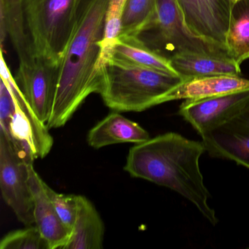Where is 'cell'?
<instances>
[{"label":"cell","mask_w":249,"mask_h":249,"mask_svg":"<svg viewBox=\"0 0 249 249\" xmlns=\"http://www.w3.org/2000/svg\"><path fill=\"white\" fill-rule=\"evenodd\" d=\"M108 0H77L72 28L59 63L54 103L46 125L65 126L86 99L100 94L103 84L100 43Z\"/></svg>","instance_id":"6da1fadb"},{"label":"cell","mask_w":249,"mask_h":249,"mask_svg":"<svg viewBox=\"0 0 249 249\" xmlns=\"http://www.w3.org/2000/svg\"><path fill=\"white\" fill-rule=\"evenodd\" d=\"M205 151L202 141L169 132L135 144L129 150L124 169L132 177L177 192L214 226L218 220L208 204L211 195L199 167V159Z\"/></svg>","instance_id":"7a4b0ae2"},{"label":"cell","mask_w":249,"mask_h":249,"mask_svg":"<svg viewBox=\"0 0 249 249\" xmlns=\"http://www.w3.org/2000/svg\"><path fill=\"white\" fill-rule=\"evenodd\" d=\"M100 94L116 112H142L165 103L166 96L184 78L111 56L103 66Z\"/></svg>","instance_id":"3957f363"},{"label":"cell","mask_w":249,"mask_h":249,"mask_svg":"<svg viewBox=\"0 0 249 249\" xmlns=\"http://www.w3.org/2000/svg\"><path fill=\"white\" fill-rule=\"evenodd\" d=\"M138 37L168 59L185 52L231 58L227 49L198 37L189 30L177 0H157L152 20Z\"/></svg>","instance_id":"277c9868"},{"label":"cell","mask_w":249,"mask_h":249,"mask_svg":"<svg viewBox=\"0 0 249 249\" xmlns=\"http://www.w3.org/2000/svg\"><path fill=\"white\" fill-rule=\"evenodd\" d=\"M77 0H22L27 31L36 53L59 65Z\"/></svg>","instance_id":"5b68a950"},{"label":"cell","mask_w":249,"mask_h":249,"mask_svg":"<svg viewBox=\"0 0 249 249\" xmlns=\"http://www.w3.org/2000/svg\"><path fill=\"white\" fill-rule=\"evenodd\" d=\"M27 144L11 141L0 132V188L5 203L20 222L35 224L34 200L30 184V169L34 160Z\"/></svg>","instance_id":"8992f818"},{"label":"cell","mask_w":249,"mask_h":249,"mask_svg":"<svg viewBox=\"0 0 249 249\" xmlns=\"http://www.w3.org/2000/svg\"><path fill=\"white\" fill-rule=\"evenodd\" d=\"M1 78L6 81L14 94L16 109L8 118L0 120V132L11 141L28 144L35 158H44L53 147V138L49 133V128L39 119L11 75L2 51Z\"/></svg>","instance_id":"52a82bcc"},{"label":"cell","mask_w":249,"mask_h":249,"mask_svg":"<svg viewBox=\"0 0 249 249\" xmlns=\"http://www.w3.org/2000/svg\"><path fill=\"white\" fill-rule=\"evenodd\" d=\"M15 79L39 119L47 123L56 96L59 65L36 54L29 60L19 62Z\"/></svg>","instance_id":"ba28073f"},{"label":"cell","mask_w":249,"mask_h":249,"mask_svg":"<svg viewBox=\"0 0 249 249\" xmlns=\"http://www.w3.org/2000/svg\"><path fill=\"white\" fill-rule=\"evenodd\" d=\"M200 136L211 157L249 169V102L231 119Z\"/></svg>","instance_id":"9c48e42d"},{"label":"cell","mask_w":249,"mask_h":249,"mask_svg":"<svg viewBox=\"0 0 249 249\" xmlns=\"http://www.w3.org/2000/svg\"><path fill=\"white\" fill-rule=\"evenodd\" d=\"M177 2L186 25L194 34L227 49L231 0H177Z\"/></svg>","instance_id":"30bf717a"},{"label":"cell","mask_w":249,"mask_h":249,"mask_svg":"<svg viewBox=\"0 0 249 249\" xmlns=\"http://www.w3.org/2000/svg\"><path fill=\"white\" fill-rule=\"evenodd\" d=\"M249 102V88L196 100H185L179 114L199 135L237 114Z\"/></svg>","instance_id":"8fae6325"},{"label":"cell","mask_w":249,"mask_h":249,"mask_svg":"<svg viewBox=\"0 0 249 249\" xmlns=\"http://www.w3.org/2000/svg\"><path fill=\"white\" fill-rule=\"evenodd\" d=\"M30 184L34 200L35 224L47 243L49 249H63L69 240L71 232L51 201L46 192V183L33 167L30 169Z\"/></svg>","instance_id":"7c38bea8"},{"label":"cell","mask_w":249,"mask_h":249,"mask_svg":"<svg viewBox=\"0 0 249 249\" xmlns=\"http://www.w3.org/2000/svg\"><path fill=\"white\" fill-rule=\"evenodd\" d=\"M149 138V134L141 125L114 111L90 129L87 142L98 149L114 144L141 143Z\"/></svg>","instance_id":"4fadbf2b"},{"label":"cell","mask_w":249,"mask_h":249,"mask_svg":"<svg viewBox=\"0 0 249 249\" xmlns=\"http://www.w3.org/2000/svg\"><path fill=\"white\" fill-rule=\"evenodd\" d=\"M249 88V80L240 76L195 77L184 79L165 97V103L174 100H196Z\"/></svg>","instance_id":"5bb4252c"},{"label":"cell","mask_w":249,"mask_h":249,"mask_svg":"<svg viewBox=\"0 0 249 249\" xmlns=\"http://www.w3.org/2000/svg\"><path fill=\"white\" fill-rule=\"evenodd\" d=\"M0 12L1 51L3 52L4 43L8 36L19 62L37 54L27 31L22 0H0Z\"/></svg>","instance_id":"9a60e30c"},{"label":"cell","mask_w":249,"mask_h":249,"mask_svg":"<svg viewBox=\"0 0 249 249\" xmlns=\"http://www.w3.org/2000/svg\"><path fill=\"white\" fill-rule=\"evenodd\" d=\"M172 66L184 79L195 77L240 76V65L231 58L205 53L185 52L170 58Z\"/></svg>","instance_id":"2e32d148"},{"label":"cell","mask_w":249,"mask_h":249,"mask_svg":"<svg viewBox=\"0 0 249 249\" xmlns=\"http://www.w3.org/2000/svg\"><path fill=\"white\" fill-rule=\"evenodd\" d=\"M76 219L71 237L63 249H100L105 227L97 209L89 199L78 195Z\"/></svg>","instance_id":"e0dca14e"},{"label":"cell","mask_w":249,"mask_h":249,"mask_svg":"<svg viewBox=\"0 0 249 249\" xmlns=\"http://www.w3.org/2000/svg\"><path fill=\"white\" fill-rule=\"evenodd\" d=\"M111 56L138 66L179 75L170 59L148 47L138 36H119L112 47Z\"/></svg>","instance_id":"ac0fdd59"},{"label":"cell","mask_w":249,"mask_h":249,"mask_svg":"<svg viewBox=\"0 0 249 249\" xmlns=\"http://www.w3.org/2000/svg\"><path fill=\"white\" fill-rule=\"evenodd\" d=\"M227 49L239 65L249 59V0H239L231 7Z\"/></svg>","instance_id":"d6986e66"},{"label":"cell","mask_w":249,"mask_h":249,"mask_svg":"<svg viewBox=\"0 0 249 249\" xmlns=\"http://www.w3.org/2000/svg\"><path fill=\"white\" fill-rule=\"evenodd\" d=\"M157 0H127L120 36H138L149 24Z\"/></svg>","instance_id":"ffe728a7"},{"label":"cell","mask_w":249,"mask_h":249,"mask_svg":"<svg viewBox=\"0 0 249 249\" xmlns=\"http://www.w3.org/2000/svg\"><path fill=\"white\" fill-rule=\"evenodd\" d=\"M127 0H108L106 11L104 36L100 43V67L111 57V49L122 32V21Z\"/></svg>","instance_id":"44dd1931"},{"label":"cell","mask_w":249,"mask_h":249,"mask_svg":"<svg viewBox=\"0 0 249 249\" xmlns=\"http://www.w3.org/2000/svg\"><path fill=\"white\" fill-rule=\"evenodd\" d=\"M1 249H49L36 226L10 231L0 241Z\"/></svg>","instance_id":"7402d4cb"},{"label":"cell","mask_w":249,"mask_h":249,"mask_svg":"<svg viewBox=\"0 0 249 249\" xmlns=\"http://www.w3.org/2000/svg\"><path fill=\"white\" fill-rule=\"evenodd\" d=\"M46 190L61 219L72 232L78 213V195L58 193L47 184H46Z\"/></svg>","instance_id":"603a6c76"},{"label":"cell","mask_w":249,"mask_h":249,"mask_svg":"<svg viewBox=\"0 0 249 249\" xmlns=\"http://www.w3.org/2000/svg\"><path fill=\"white\" fill-rule=\"evenodd\" d=\"M237 1H239V0H231V2H232V4L234 3V2H237Z\"/></svg>","instance_id":"cb8c5ba5"}]
</instances>
